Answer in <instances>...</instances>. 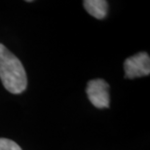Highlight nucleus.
Here are the masks:
<instances>
[{
	"instance_id": "f257e3e1",
	"label": "nucleus",
	"mask_w": 150,
	"mask_h": 150,
	"mask_svg": "<svg viewBox=\"0 0 150 150\" xmlns=\"http://www.w3.org/2000/svg\"><path fill=\"white\" fill-rule=\"evenodd\" d=\"M0 79L4 88L12 94H21L28 86V77L22 62L1 43Z\"/></svg>"
},
{
	"instance_id": "f03ea898",
	"label": "nucleus",
	"mask_w": 150,
	"mask_h": 150,
	"mask_svg": "<svg viewBox=\"0 0 150 150\" xmlns=\"http://www.w3.org/2000/svg\"><path fill=\"white\" fill-rule=\"evenodd\" d=\"M125 77L129 79L147 76L150 73V58L145 52L130 57L124 62Z\"/></svg>"
},
{
	"instance_id": "7ed1b4c3",
	"label": "nucleus",
	"mask_w": 150,
	"mask_h": 150,
	"mask_svg": "<svg viewBox=\"0 0 150 150\" xmlns=\"http://www.w3.org/2000/svg\"><path fill=\"white\" fill-rule=\"evenodd\" d=\"M86 93L90 101L97 108L109 106V85L103 79L89 81Z\"/></svg>"
},
{
	"instance_id": "20e7f679",
	"label": "nucleus",
	"mask_w": 150,
	"mask_h": 150,
	"mask_svg": "<svg viewBox=\"0 0 150 150\" xmlns=\"http://www.w3.org/2000/svg\"><path fill=\"white\" fill-rule=\"evenodd\" d=\"M86 11L96 19H103L107 13V4L104 0H85L83 2Z\"/></svg>"
},
{
	"instance_id": "39448f33",
	"label": "nucleus",
	"mask_w": 150,
	"mask_h": 150,
	"mask_svg": "<svg viewBox=\"0 0 150 150\" xmlns=\"http://www.w3.org/2000/svg\"><path fill=\"white\" fill-rule=\"evenodd\" d=\"M0 150H22L19 144L8 139H0Z\"/></svg>"
}]
</instances>
